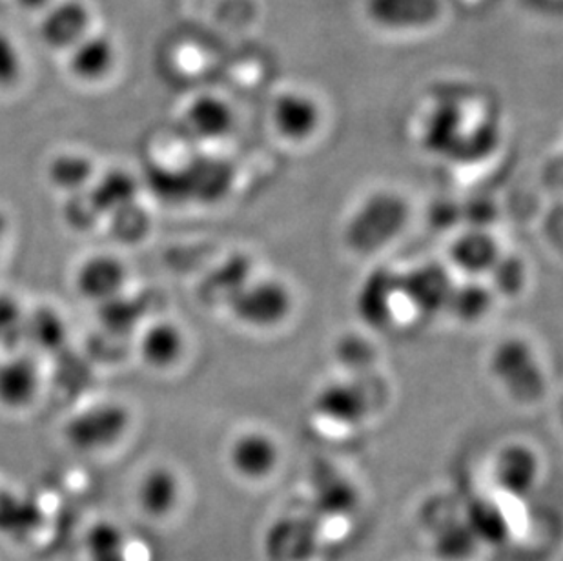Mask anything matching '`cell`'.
<instances>
[{
	"label": "cell",
	"instance_id": "obj_1",
	"mask_svg": "<svg viewBox=\"0 0 563 561\" xmlns=\"http://www.w3.org/2000/svg\"><path fill=\"white\" fill-rule=\"evenodd\" d=\"M409 221V205L396 191L365 197L349 218L345 241L357 254H376L399 238Z\"/></svg>",
	"mask_w": 563,
	"mask_h": 561
},
{
	"label": "cell",
	"instance_id": "obj_2",
	"mask_svg": "<svg viewBox=\"0 0 563 561\" xmlns=\"http://www.w3.org/2000/svg\"><path fill=\"white\" fill-rule=\"evenodd\" d=\"M132 427V413L121 402L93 403L71 414L63 427L64 441L74 450L96 454L112 449Z\"/></svg>",
	"mask_w": 563,
	"mask_h": 561
},
{
	"label": "cell",
	"instance_id": "obj_3",
	"mask_svg": "<svg viewBox=\"0 0 563 561\" xmlns=\"http://www.w3.org/2000/svg\"><path fill=\"white\" fill-rule=\"evenodd\" d=\"M489 369L496 382L515 402L534 403L545 394V372L526 339L507 338L496 344Z\"/></svg>",
	"mask_w": 563,
	"mask_h": 561
},
{
	"label": "cell",
	"instance_id": "obj_4",
	"mask_svg": "<svg viewBox=\"0 0 563 561\" xmlns=\"http://www.w3.org/2000/svg\"><path fill=\"white\" fill-rule=\"evenodd\" d=\"M230 312L251 329H274L292 312V292L279 279H249L229 302Z\"/></svg>",
	"mask_w": 563,
	"mask_h": 561
},
{
	"label": "cell",
	"instance_id": "obj_5",
	"mask_svg": "<svg viewBox=\"0 0 563 561\" xmlns=\"http://www.w3.org/2000/svg\"><path fill=\"white\" fill-rule=\"evenodd\" d=\"M126 285L128 266L110 252L88 255L74 272V288L80 299L99 307L124 296Z\"/></svg>",
	"mask_w": 563,
	"mask_h": 561
},
{
	"label": "cell",
	"instance_id": "obj_6",
	"mask_svg": "<svg viewBox=\"0 0 563 561\" xmlns=\"http://www.w3.org/2000/svg\"><path fill=\"white\" fill-rule=\"evenodd\" d=\"M43 391V371L37 355L16 350L0 360V407L22 413L37 402Z\"/></svg>",
	"mask_w": 563,
	"mask_h": 561
},
{
	"label": "cell",
	"instance_id": "obj_7",
	"mask_svg": "<svg viewBox=\"0 0 563 561\" xmlns=\"http://www.w3.org/2000/svg\"><path fill=\"white\" fill-rule=\"evenodd\" d=\"M272 127L288 143H307L321 127V108L310 94L285 90L271 108Z\"/></svg>",
	"mask_w": 563,
	"mask_h": 561
},
{
	"label": "cell",
	"instance_id": "obj_8",
	"mask_svg": "<svg viewBox=\"0 0 563 561\" xmlns=\"http://www.w3.org/2000/svg\"><path fill=\"white\" fill-rule=\"evenodd\" d=\"M321 535L312 516L277 519L266 535V554L271 561H309L318 551Z\"/></svg>",
	"mask_w": 563,
	"mask_h": 561
},
{
	"label": "cell",
	"instance_id": "obj_9",
	"mask_svg": "<svg viewBox=\"0 0 563 561\" xmlns=\"http://www.w3.org/2000/svg\"><path fill=\"white\" fill-rule=\"evenodd\" d=\"M137 354L152 371H172L187 354V334L176 321L157 319L139 336Z\"/></svg>",
	"mask_w": 563,
	"mask_h": 561
},
{
	"label": "cell",
	"instance_id": "obj_10",
	"mask_svg": "<svg viewBox=\"0 0 563 561\" xmlns=\"http://www.w3.org/2000/svg\"><path fill=\"white\" fill-rule=\"evenodd\" d=\"M230 466L249 482H261L274 474L279 463V449L274 438L261 430H246L229 449Z\"/></svg>",
	"mask_w": 563,
	"mask_h": 561
},
{
	"label": "cell",
	"instance_id": "obj_11",
	"mask_svg": "<svg viewBox=\"0 0 563 561\" xmlns=\"http://www.w3.org/2000/svg\"><path fill=\"white\" fill-rule=\"evenodd\" d=\"M367 15L388 32L423 30L441 15L440 0H367Z\"/></svg>",
	"mask_w": 563,
	"mask_h": 561
},
{
	"label": "cell",
	"instance_id": "obj_12",
	"mask_svg": "<svg viewBox=\"0 0 563 561\" xmlns=\"http://www.w3.org/2000/svg\"><path fill=\"white\" fill-rule=\"evenodd\" d=\"M91 13L80 0H63L46 8L38 33L44 43L55 50L74 48L90 33Z\"/></svg>",
	"mask_w": 563,
	"mask_h": 561
},
{
	"label": "cell",
	"instance_id": "obj_13",
	"mask_svg": "<svg viewBox=\"0 0 563 561\" xmlns=\"http://www.w3.org/2000/svg\"><path fill=\"white\" fill-rule=\"evenodd\" d=\"M540 476V460L529 446L509 443L498 452L495 480L509 498L520 499L531 493Z\"/></svg>",
	"mask_w": 563,
	"mask_h": 561
},
{
	"label": "cell",
	"instance_id": "obj_14",
	"mask_svg": "<svg viewBox=\"0 0 563 561\" xmlns=\"http://www.w3.org/2000/svg\"><path fill=\"white\" fill-rule=\"evenodd\" d=\"M404 297L401 277L393 272L377 271L357 292V314L374 329H387L396 316V301Z\"/></svg>",
	"mask_w": 563,
	"mask_h": 561
},
{
	"label": "cell",
	"instance_id": "obj_15",
	"mask_svg": "<svg viewBox=\"0 0 563 561\" xmlns=\"http://www.w3.org/2000/svg\"><path fill=\"white\" fill-rule=\"evenodd\" d=\"M401 292L418 314H434L446 310L454 283L445 268L438 265L418 266L409 274H401Z\"/></svg>",
	"mask_w": 563,
	"mask_h": 561
},
{
	"label": "cell",
	"instance_id": "obj_16",
	"mask_svg": "<svg viewBox=\"0 0 563 561\" xmlns=\"http://www.w3.org/2000/svg\"><path fill=\"white\" fill-rule=\"evenodd\" d=\"M68 54L69 74L88 85L107 79L118 63V50L112 38L101 33H88L68 50Z\"/></svg>",
	"mask_w": 563,
	"mask_h": 561
},
{
	"label": "cell",
	"instance_id": "obj_17",
	"mask_svg": "<svg viewBox=\"0 0 563 561\" xmlns=\"http://www.w3.org/2000/svg\"><path fill=\"white\" fill-rule=\"evenodd\" d=\"M500 255L498 241L484 228H468L451 246L452 265L467 277L489 274Z\"/></svg>",
	"mask_w": 563,
	"mask_h": 561
},
{
	"label": "cell",
	"instance_id": "obj_18",
	"mask_svg": "<svg viewBox=\"0 0 563 561\" xmlns=\"http://www.w3.org/2000/svg\"><path fill=\"white\" fill-rule=\"evenodd\" d=\"M316 413L330 427L352 429L367 416V402L363 399L360 388L351 383H335L321 391L316 402Z\"/></svg>",
	"mask_w": 563,
	"mask_h": 561
},
{
	"label": "cell",
	"instance_id": "obj_19",
	"mask_svg": "<svg viewBox=\"0 0 563 561\" xmlns=\"http://www.w3.org/2000/svg\"><path fill=\"white\" fill-rule=\"evenodd\" d=\"M181 498V482L170 466H152L144 472L137 487V502L152 518H165Z\"/></svg>",
	"mask_w": 563,
	"mask_h": 561
},
{
	"label": "cell",
	"instance_id": "obj_20",
	"mask_svg": "<svg viewBox=\"0 0 563 561\" xmlns=\"http://www.w3.org/2000/svg\"><path fill=\"white\" fill-rule=\"evenodd\" d=\"M185 124L197 139L218 141L229 135L234 127V113L221 97L199 96L185 110Z\"/></svg>",
	"mask_w": 563,
	"mask_h": 561
},
{
	"label": "cell",
	"instance_id": "obj_21",
	"mask_svg": "<svg viewBox=\"0 0 563 561\" xmlns=\"http://www.w3.org/2000/svg\"><path fill=\"white\" fill-rule=\"evenodd\" d=\"M66 339L68 324L57 308L43 305L27 310L24 323V346H30L27 352L35 350L38 354H54L66 343Z\"/></svg>",
	"mask_w": 563,
	"mask_h": 561
},
{
	"label": "cell",
	"instance_id": "obj_22",
	"mask_svg": "<svg viewBox=\"0 0 563 561\" xmlns=\"http://www.w3.org/2000/svg\"><path fill=\"white\" fill-rule=\"evenodd\" d=\"M43 521L44 513L37 499L0 491V535L21 540L37 532Z\"/></svg>",
	"mask_w": 563,
	"mask_h": 561
},
{
	"label": "cell",
	"instance_id": "obj_23",
	"mask_svg": "<svg viewBox=\"0 0 563 561\" xmlns=\"http://www.w3.org/2000/svg\"><path fill=\"white\" fill-rule=\"evenodd\" d=\"M432 549L441 561H467L478 549V538L468 527L467 519L462 516H451L431 527Z\"/></svg>",
	"mask_w": 563,
	"mask_h": 561
},
{
	"label": "cell",
	"instance_id": "obj_24",
	"mask_svg": "<svg viewBox=\"0 0 563 561\" xmlns=\"http://www.w3.org/2000/svg\"><path fill=\"white\" fill-rule=\"evenodd\" d=\"M46 177L57 190L74 196L88 190L91 180L97 179V166L80 152H63L49 161Z\"/></svg>",
	"mask_w": 563,
	"mask_h": 561
},
{
	"label": "cell",
	"instance_id": "obj_25",
	"mask_svg": "<svg viewBox=\"0 0 563 561\" xmlns=\"http://www.w3.org/2000/svg\"><path fill=\"white\" fill-rule=\"evenodd\" d=\"M465 519L479 543H487V546H501L504 541H507L510 529H512L505 508L493 499H476L468 507Z\"/></svg>",
	"mask_w": 563,
	"mask_h": 561
},
{
	"label": "cell",
	"instance_id": "obj_26",
	"mask_svg": "<svg viewBox=\"0 0 563 561\" xmlns=\"http://www.w3.org/2000/svg\"><path fill=\"white\" fill-rule=\"evenodd\" d=\"M493 299L495 294L489 285L479 283L476 277H468L462 285H454L446 310L463 323H476L489 314Z\"/></svg>",
	"mask_w": 563,
	"mask_h": 561
},
{
	"label": "cell",
	"instance_id": "obj_27",
	"mask_svg": "<svg viewBox=\"0 0 563 561\" xmlns=\"http://www.w3.org/2000/svg\"><path fill=\"white\" fill-rule=\"evenodd\" d=\"M26 314L19 297L0 292V350H5V354L24 349Z\"/></svg>",
	"mask_w": 563,
	"mask_h": 561
},
{
	"label": "cell",
	"instance_id": "obj_28",
	"mask_svg": "<svg viewBox=\"0 0 563 561\" xmlns=\"http://www.w3.org/2000/svg\"><path fill=\"white\" fill-rule=\"evenodd\" d=\"M490 290L500 296H520L527 285V266L516 255L501 254L489 271Z\"/></svg>",
	"mask_w": 563,
	"mask_h": 561
},
{
	"label": "cell",
	"instance_id": "obj_29",
	"mask_svg": "<svg viewBox=\"0 0 563 561\" xmlns=\"http://www.w3.org/2000/svg\"><path fill=\"white\" fill-rule=\"evenodd\" d=\"M123 549H126V536L118 525L110 521H99L86 535V551L90 560L104 557L110 552L123 551Z\"/></svg>",
	"mask_w": 563,
	"mask_h": 561
},
{
	"label": "cell",
	"instance_id": "obj_30",
	"mask_svg": "<svg viewBox=\"0 0 563 561\" xmlns=\"http://www.w3.org/2000/svg\"><path fill=\"white\" fill-rule=\"evenodd\" d=\"M24 75V58L15 41L0 30V90H11Z\"/></svg>",
	"mask_w": 563,
	"mask_h": 561
},
{
	"label": "cell",
	"instance_id": "obj_31",
	"mask_svg": "<svg viewBox=\"0 0 563 561\" xmlns=\"http://www.w3.org/2000/svg\"><path fill=\"white\" fill-rule=\"evenodd\" d=\"M340 352L341 360L345 361V363H351V365H357V363L363 365V363H367L373 358V352H371L367 341L357 338H346L341 343Z\"/></svg>",
	"mask_w": 563,
	"mask_h": 561
},
{
	"label": "cell",
	"instance_id": "obj_32",
	"mask_svg": "<svg viewBox=\"0 0 563 561\" xmlns=\"http://www.w3.org/2000/svg\"><path fill=\"white\" fill-rule=\"evenodd\" d=\"M16 4L21 6L22 10L38 11L49 8L54 4V0H16Z\"/></svg>",
	"mask_w": 563,
	"mask_h": 561
},
{
	"label": "cell",
	"instance_id": "obj_33",
	"mask_svg": "<svg viewBox=\"0 0 563 561\" xmlns=\"http://www.w3.org/2000/svg\"><path fill=\"white\" fill-rule=\"evenodd\" d=\"M91 561H132L128 558L126 549L118 552H110V554H104V557L93 558Z\"/></svg>",
	"mask_w": 563,
	"mask_h": 561
}]
</instances>
